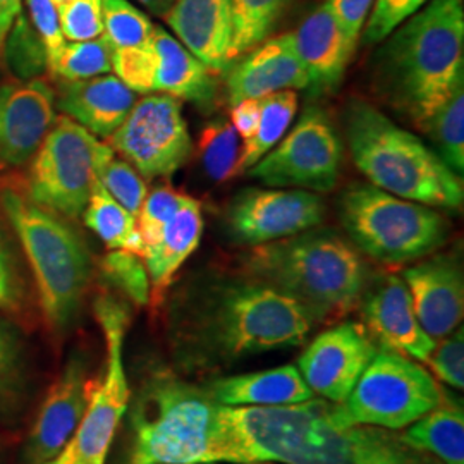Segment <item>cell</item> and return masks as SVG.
<instances>
[{
    "mask_svg": "<svg viewBox=\"0 0 464 464\" xmlns=\"http://www.w3.org/2000/svg\"><path fill=\"white\" fill-rule=\"evenodd\" d=\"M205 463L442 464L394 430L337 423L332 402L315 398L289 406L217 402Z\"/></svg>",
    "mask_w": 464,
    "mask_h": 464,
    "instance_id": "obj_1",
    "label": "cell"
},
{
    "mask_svg": "<svg viewBox=\"0 0 464 464\" xmlns=\"http://www.w3.org/2000/svg\"><path fill=\"white\" fill-rule=\"evenodd\" d=\"M315 318L256 277L195 284L172 318V349L186 372H210L276 349L301 346Z\"/></svg>",
    "mask_w": 464,
    "mask_h": 464,
    "instance_id": "obj_2",
    "label": "cell"
},
{
    "mask_svg": "<svg viewBox=\"0 0 464 464\" xmlns=\"http://www.w3.org/2000/svg\"><path fill=\"white\" fill-rule=\"evenodd\" d=\"M463 74V0H430L389 34L375 55L379 95L423 131L464 83Z\"/></svg>",
    "mask_w": 464,
    "mask_h": 464,
    "instance_id": "obj_3",
    "label": "cell"
},
{
    "mask_svg": "<svg viewBox=\"0 0 464 464\" xmlns=\"http://www.w3.org/2000/svg\"><path fill=\"white\" fill-rule=\"evenodd\" d=\"M246 274L303 304L315 322L358 306L372 277L360 251L329 229H308L258 245L245 255Z\"/></svg>",
    "mask_w": 464,
    "mask_h": 464,
    "instance_id": "obj_4",
    "label": "cell"
},
{
    "mask_svg": "<svg viewBox=\"0 0 464 464\" xmlns=\"http://www.w3.org/2000/svg\"><path fill=\"white\" fill-rule=\"evenodd\" d=\"M344 131L353 162L366 179L399 198L427 207L459 208L463 181L415 134L365 100H349Z\"/></svg>",
    "mask_w": 464,
    "mask_h": 464,
    "instance_id": "obj_5",
    "label": "cell"
},
{
    "mask_svg": "<svg viewBox=\"0 0 464 464\" xmlns=\"http://www.w3.org/2000/svg\"><path fill=\"white\" fill-rule=\"evenodd\" d=\"M0 203L34 270L40 304L53 332H64L80 315L92 281V256L80 232L63 217L7 189Z\"/></svg>",
    "mask_w": 464,
    "mask_h": 464,
    "instance_id": "obj_6",
    "label": "cell"
},
{
    "mask_svg": "<svg viewBox=\"0 0 464 464\" xmlns=\"http://www.w3.org/2000/svg\"><path fill=\"white\" fill-rule=\"evenodd\" d=\"M217 402L167 370L145 379L131 406V464L205 463Z\"/></svg>",
    "mask_w": 464,
    "mask_h": 464,
    "instance_id": "obj_7",
    "label": "cell"
},
{
    "mask_svg": "<svg viewBox=\"0 0 464 464\" xmlns=\"http://www.w3.org/2000/svg\"><path fill=\"white\" fill-rule=\"evenodd\" d=\"M339 216L354 246L383 266L420 260L444 246L449 236V222L439 212L373 184L344 191Z\"/></svg>",
    "mask_w": 464,
    "mask_h": 464,
    "instance_id": "obj_8",
    "label": "cell"
},
{
    "mask_svg": "<svg viewBox=\"0 0 464 464\" xmlns=\"http://www.w3.org/2000/svg\"><path fill=\"white\" fill-rule=\"evenodd\" d=\"M444 391L429 370L404 354L379 348L346 401L332 402L341 425L402 430L433 411Z\"/></svg>",
    "mask_w": 464,
    "mask_h": 464,
    "instance_id": "obj_9",
    "label": "cell"
},
{
    "mask_svg": "<svg viewBox=\"0 0 464 464\" xmlns=\"http://www.w3.org/2000/svg\"><path fill=\"white\" fill-rule=\"evenodd\" d=\"M114 157V150L63 116L55 119L30 172V198L38 207L69 218L83 216L99 172Z\"/></svg>",
    "mask_w": 464,
    "mask_h": 464,
    "instance_id": "obj_10",
    "label": "cell"
},
{
    "mask_svg": "<svg viewBox=\"0 0 464 464\" xmlns=\"http://www.w3.org/2000/svg\"><path fill=\"white\" fill-rule=\"evenodd\" d=\"M95 315L105 335L107 363L102 381L93 383L86 413L72 437L78 464H105L131 398L122 363L130 310L114 296L102 295L95 299Z\"/></svg>",
    "mask_w": 464,
    "mask_h": 464,
    "instance_id": "obj_11",
    "label": "cell"
},
{
    "mask_svg": "<svg viewBox=\"0 0 464 464\" xmlns=\"http://www.w3.org/2000/svg\"><path fill=\"white\" fill-rule=\"evenodd\" d=\"M343 141L320 107H308L293 131L255 166L249 178L266 186H291L327 193L339 179Z\"/></svg>",
    "mask_w": 464,
    "mask_h": 464,
    "instance_id": "obj_12",
    "label": "cell"
},
{
    "mask_svg": "<svg viewBox=\"0 0 464 464\" xmlns=\"http://www.w3.org/2000/svg\"><path fill=\"white\" fill-rule=\"evenodd\" d=\"M107 140V145L147 179L174 174L193 151L181 103L170 95H150L136 102Z\"/></svg>",
    "mask_w": 464,
    "mask_h": 464,
    "instance_id": "obj_13",
    "label": "cell"
},
{
    "mask_svg": "<svg viewBox=\"0 0 464 464\" xmlns=\"http://www.w3.org/2000/svg\"><path fill=\"white\" fill-rule=\"evenodd\" d=\"M325 218V205L304 189L241 191L227 210V229L239 245L258 246L314 229Z\"/></svg>",
    "mask_w": 464,
    "mask_h": 464,
    "instance_id": "obj_14",
    "label": "cell"
},
{
    "mask_svg": "<svg viewBox=\"0 0 464 464\" xmlns=\"http://www.w3.org/2000/svg\"><path fill=\"white\" fill-rule=\"evenodd\" d=\"M379 346L363 324L344 322L318 334L299 356L303 381L329 402L346 401Z\"/></svg>",
    "mask_w": 464,
    "mask_h": 464,
    "instance_id": "obj_15",
    "label": "cell"
},
{
    "mask_svg": "<svg viewBox=\"0 0 464 464\" xmlns=\"http://www.w3.org/2000/svg\"><path fill=\"white\" fill-rule=\"evenodd\" d=\"M363 327L379 348L427 363L437 341L421 329L406 282L394 274L370 277L360 298Z\"/></svg>",
    "mask_w": 464,
    "mask_h": 464,
    "instance_id": "obj_16",
    "label": "cell"
},
{
    "mask_svg": "<svg viewBox=\"0 0 464 464\" xmlns=\"http://www.w3.org/2000/svg\"><path fill=\"white\" fill-rule=\"evenodd\" d=\"M93 383L83 356H71L40 406L23 448V464H45L64 450L83 420Z\"/></svg>",
    "mask_w": 464,
    "mask_h": 464,
    "instance_id": "obj_17",
    "label": "cell"
},
{
    "mask_svg": "<svg viewBox=\"0 0 464 464\" xmlns=\"http://www.w3.org/2000/svg\"><path fill=\"white\" fill-rule=\"evenodd\" d=\"M55 122V97L42 80L0 86V166L34 159Z\"/></svg>",
    "mask_w": 464,
    "mask_h": 464,
    "instance_id": "obj_18",
    "label": "cell"
},
{
    "mask_svg": "<svg viewBox=\"0 0 464 464\" xmlns=\"http://www.w3.org/2000/svg\"><path fill=\"white\" fill-rule=\"evenodd\" d=\"M406 282L416 318L431 339H444L463 320V268L456 255H435L406 268Z\"/></svg>",
    "mask_w": 464,
    "mask_h": 464,
    "instance_id": "obj_19",
    "label": "cell"
},
{
    "mask_svg": "<svg viewBox=\"0 0 464 464\" xmlns=\"http://www.w3.org/2000/svg\"><path fill=\"white\" fill-rule=\"evenodd\" d=\"M308 76L295 47L293 34L266 38L249 50L227 74L231 105L246 99H264L284 90H306Z\"/></svg>",
    "mask_w": 464,
    "mask_h": 464,
    "instance_id": "obj_20",
    "label": "cell"
},
{
    "mask_svg": "<svg viewBox=\"0 0 464 464\" xmlns=\"http://www.w3.org/2000/svg\"><path fill=\"white\" fill-rule=\"evenodd\" d=\"M295 47L308 76L312 97L334 93L344 78L354 47L341 32L329 5L324 2L303 19L293 34Z\"/></svg>",
    "mask_w": 464,
    "mask_h": 464,
    "instance_id": "obj_21",
    "label": "cell"
},
{
    "mask_svg": "<svg viewBox=\"0 0 464 464\" xmlns=\"http://www.w3.org/2000/svg\"><path fill=\"white\" fill-rule=\"evenodd\" d=\"M164 17L178 40L212 72L231 67V0H174Z\"/></svg>",
    "mask_w": 464,
    "mask_h": 464,
    "instance_id": "obj_22",
    "label": "cell"
},
{
    "mask_svg": "<svg viewBox=\"0 0 464 464\" xmlns=\"http://www.w3.org/2000/svg\"><path fill=\"white\" fill-rule=\"evenodd\" d=\"M136 103V93L117 76L103 74L82 82H64L57 107L90 133L109 138Z\"/></svg>",
    "mask_w": 464,
    "mask_h": 464,
    "instance_id": "obj_23",
    "label": "cell"
},
{
    "mask_svg": "<svg viewBox=\"0 0 464 464\" xmlns=\"http://www.w3.org/2000/svg\"><path fill=\"white\" fill-rule=\"evenodd\" d=\"M150 42L157 55L155 92H164L174 99L193 102L203 111H212L217 99L212 71L160 26H153Z\"/></svg>",
    "mask_w": 464,
    "mask_h": 464,
    "instance_id": "obj_24",
    "label": "cell"
},
{
    "mask_svg": "<svg viewBox=\"0 0 464 464\" xmlns=\"http://www.w3.org/2000/svg\"><path fill=\"white\" fill-rule=\"evenodd\" d=\"M203 389L222 406H289L315 396L295 365L222 377Z\"/></svg>",
    "mask_w": 464,
    "mask_h": 464,
    "instance_id": "obj_25",
    "label": "cell"
},
{
    "mask_svg": "<svg viewBox=\"0 0 464 464\" xmlns=\"http://www.w3.org/2000/svg\"><path fill=\"white\" fill-rule=\"evenodd\" d=\"M203 232V216L198 201L188 197L183 207L170 217L157 241L143 251L149 272L150 299L160 301L167 287L191 253L198 248Z\"/></svg>",
    "mask_w": 464,
    "mask_h": 464,
    "instance_id": "obj_26",
    "label": "cell"
},
{
    "mask_svg": "<svg viewBox=\"0 0 464 464\" xmlns=\"http://www.w3.org/2000/svg\"><path fill=\"white\" fill-rule=\"evenodd\" d=\"M402 440L442 464H464V411L461 401L444 392L442 402L401 435Z\"/></svg>",
    "mask_w": 464,
    "mask_h": 464,
    "instance_id": "obj_27",
    "label": "cell"
},
{
    "mask_svg": "<svg viewBox=\"0 0 464 464\" xmlns=\"http://www.w3.org/2000/svg\"><path fill=\"white\" fill-rule=\"evenodd\" d=\"M86 227L99 236L109 249L131 251L143 258V241L138 232L136 217L112 198L97 181L84 208Z\"/></svg>",
    "mask_w": 464,
    "mask_h": 464,
    "instance_id": "obj_28",
    "label": "cell"
},
{
    "mask_svg": "<svg viewBox=\"0 0 464 464\" xmlns=\"http://www.w3.org/2000/svg\"><path fill=\"white\" fill-rule=\"evenodd\" d=\"M293 0H231L232 42L229 66L266 42Z\"/></svg>",
    "mask_w": 464,
    "mask_h": 464,
    "instance_id": "obj_29",
    "label": "cell"
},
{
    "mask_svg": "<svg viewBox=\"0 0 464 464\" xmlns=\"http://www.w3.org/2000/svg\"><path fill=\"white\" fill-rule=\"evenodd\" d=\"M298 109V97L293 90H284L270 93L260 99V121L256 133L248 141L239 159V172L248 170L255 166L264 155L274 149L289 126L293 124Z\"/></svg>",
    "mask_w": 464,
    "mask_h": 464,
    "instance_id": "obj_30",
    "label": "cell"
},
{
    "mask_svg": "<svg viewBox=\"0 0 464 464\" xmlns=\"http://www.w3.org/2000/svg\"><path fill=\"white\" fill-rule=\"evenodd\" d=\"M28 365L17 332L0 318V420H14L28 398Z\"/></svg>",
    "mask_w": 464,
    "mask_h": 464,
    "instance_id": "obj_31",
    "label": "cell"
},
{
    "mask_svg": "<svg viewBox=\"0 0 464 464\" xmlns=\"http://www.w3.org/2000/svg\"><path fill=\"white\" fill-rule=\"evenodd\" d=\"M114 47L105 34L84 42H67L59 59L50 69L52 76L64 82H82L109 74L112 71Z\"/></svg>",
    "mask_w": 464,
    "mask_h": 464,
    "instance_id": "obj_32",
    "label": "cell"
},
{
    "mask_svg": "<svg viewBox=\"0 0 464 464\" xmlns=\"http://www.w3.org/2000/svg\"><path fill=\"white\" fill-rule=\"evenodd\" d=\"M427 133L431 134L439 157L463 178L464 172V88L459 84L442 109L433 117Z\"/></svg>",
    "mask_w": 464,
    "mask_h": 464,
    "instance_id": "obj_33",
    "label": "cell"
},
{
    "mask_svg": "<svg viewBox=\"0 0 464 464\" xmlns=\"http://www.w3.org/2000/svg\"><path fill=\"white\" fill-rule=\"evenodd\" d=\"M4 55L11 72L19 82L36 80L45 69H49V57L44 40L23 13L17 16L11 32L4 42Z\"/></svg>",
    "mask_w": 464,
    "mask_h": 464,
    "instance_id": "obj_34",
    "label": "cell"
},
{
    "mask_svg": "<svg viewBox=\"0 0 464 464\" xmlns=\"http://www.w3.org/2000/svg\"><path fill=\"white\" fill-rule=\"evenodd\" d=\"M239 145L237 133L227 121H214L199 134L201 164L205 167V172L217 183L229 181L232 176L239 172Z\"/></svg>",
    "mask_w": 464,
    "mask_h": 464,
    "instance_id": "obj_35",
    "label": "cell"
},
{
    "mask_svg": "<svg viewBox=\"0 0 464 464\" xmlns=\"http://www.w3.org/2000/svg\"><path fill=\"white\" fill-rule=\"evenodd\" d=\"M103 34L114 49H128L147 44L153 24L147 14L128 0H102Z\"/></svg>",
    "mask_w": 464,
    "mask_h": 464,
    "instance_id": "obj_36",
    "label": "cell"
},
{
    "mask_svg": "<svg viewBox=\"0 0 464 464\" xmlns=\"http://www.w3.org/2000/svg\"><path fill=\"white\" fill-rule=\"evenodd\" d=\"M100 270L105 281L119 289L126 298L131 299L134 304H149L151 293L149 272L140 255L124 249H111L102 258Z\"/></svg>",
    "mask_w": 464,
    "mask_h": 464,
    "instance_id": "obj_37",
    "label": "cell"
},
{
    "mask_svg": "<svg viewBox=\"0 0 464 464\" xmlns=\"http://www.w3.org/2000/svg\"><path fill=\"white\" fill-rule=\"evenodd\" d=\"M99 181L121 207L138 217L149 193L147 184L131 164L112 157L100 169Z\"/></svg>",
    "mask_w": 464,
    "mask_h": 464,
    "instance_id": "obj_38",
    "label": "cell"
},
{
    "mask_svg": "<svg viewBox=\"0 0 464 464\" xmlns=\"http://www.w3.org/2000/svg\"><path fill=\"white\" fill-rule=\"evenodd\" d=\"M112 69L117 78L134 93L155 92L157 55L150 40L138 47L114 49Z\"/></svg>",
    "mask_w": 464,
    "mask_h": 464,
    "instance_id": "obj_39",
    "label": "cell"
},
{
    "mask_svg": "<svg viewBox=\"0 0 464 464\" xmlns=\"http://www.w3.org/2000/svg\"><path fill=\"white\" fill-rule=\"evenodd\" d=\"M186 198L188 195L176 191L170 186L155 188L150 195H147L145 203L136 217L138 232L143 241V251L157 241L162 227L170 220V217L183 207Z\"/></svg>",
    "mask_w": 464,
    "mask_h": 464,
    "instance_id": "obj_40",
    "label": "cell"
},
{
    "mask_svg": "<svg viewBox=\"0 0 464 464\" xmlns=\"http://www.w3.org/2000/svg\"><path fill=\"white\" fill-rule=\"evenodd\" d=\"M67 42L93 40L103 34L102 0H52Z\"/></svg>",
    "mask_w": 464,
    "mask_h": 464,
    "instance_id": "obj_41",
    "label": "cell"
},
{
    "mask_svg": "<svg viewBox=\"0 0 464 464\" xmlns=\"http://www.w3.org/2000/svg\"><path fill=\"white\" fill-rule=\"evenodd\" d=\"M430 0H375L362 32L365 45L382 44L408 17L416 14Z\"/></svg>",
    "mask_w": 464,
    "mask_h": 464,
    "instance_id": "obj_42",
    "label": "cell"
},
{
    "mask_svg": "<svg viewBox=\"0 0 464 464\" xmlns=\"http://www.w3.org/2000/svg\"><path fill=\"white\" fill-rule=\"evenodd\" d=\"M433 375L440 382H444L454 391H463L464 387V331L463 327L450 332L437 344L430 360Z\"/></svg>",
    "mask_w": 464,
    "mask_h": 464,
    "instance_id": "obj_43",
    "label": "cell"
},
{
    "mask_svg": "<svg viewBox=\"0 0 464 464\" xmlns=\"http://www.w3.org/2000/svg\"><path fill=\"white\" fill-rule=\"evenodd\" d=\"M26 4L30 11V21L47 49L50 71L67 44L61 28L57 7L52 0H26Z\"/></svg>",
    "mask_w": 464,
    "mask_h": 464,
    "instance_id": "obj_44",
    "label": "cell"
},
{
    "mask_svg": "<svg viewBox=\"0 0 464 464\" xmlns=\"http://www.w3.org/2000/svg\"><path fill=\"white\" fill-rule=\"evenodd\" d=\"M375 0H325L341 32L356 49Z\"/></svg>",
    "mask_w": 464,
    "mask_h": 464,
    "instance_id": "obj_45",
    "label": "cell"
},
{
    "mask_svg": "<svg viewBox=\"0 0 464 464\" xmlns=\"http://www.w3.org/2000/svg\"><path fill=\"white\" fill-rule=\"evenodd\" d=\"M260 121V99H246L232 105L231 124L237 136L243 138L245 145L256 133Z\"/></svg>",
    "mask_w": 464,
    "mask_h": 464,
    "instance_id": "obj_46",
    "label": "cell"
},
{
    "mask_svg": "<svg viewBox=\"0 0 464 464\" xmlns=\"http://www.w3.org/2000/svg\"><path fill=\"white\" fill-rule=\"evenodd\" d=\"M17 284L14 266L11 262L9 251L5 248L0 236V308L13 306L16 301Z\"/></svg>",
    "mask_w": 464,
    "mask_h": 464,
    "instance_id": "obj_47",
    "label": "cell"
},
{
    "mask_svg": "<svg viewBox=\"0 0 464 464\" xmlns=\"http://www.w3.org/2000/svg\"><path fill=\"white\" fill-rule=\"evenodd\" d=\"M23 0H0V52L14 21L21 14Z\"/></svg>",
    "mask_w": 464,
    "mask_h": 464,
    "instance_id": "obj_48",
    "label": "cell"
},
{
    "mask_svg": "<svg viewBox=\"0 0 464 464\" xmlns=\"http://www.w3.org/2000/svg\"><path fill=\"white\" fill-rule=\"evenodd\" d=\"M141 5H145L150 13L157 14V16H164L167 11L170 9V5L174 4V0H136Z\"/></svg>",
    "mask_w": 464,
    "mask_h": 464,
    "instance_id": "obj_49",
    "label": "cell"
},
{
    "mask_svg": "<svg viewBox=\"0 0 464 464\" xmlns=\"http://www.w3.org/2000/svg\"><path fill=\"white\" fill-rule=\"evenodd\" d=\"M45 464H78V459H76V450H74V444H72V439L69 440V444H67L64 450L59 454V456H55L53 459H50Z\"/></svg>",
    "mask_w": 464,
    "mask_h": 464,
    "instance_id": "obj_50",
    "label": "cell"
},
{
    "mask_svg": "<svg viewBox=\"0 0 464 464\" xmlns=\"http://www.w3.org/2000/svg\"><path fill=\"white\" fill-rule=\"evenodd\" d=\"M0 464H4V450L0 448Z\"/></svg>",
    "mask_w": 464,
    "mask_h": 464,
    "instance_id": "obj_51",
    "label": "cell"
},
{
    "mask_svg": "<svg viewBox=\"0 0 464 464\" xmlns=\"http://www.w3.org/2000/svg\"><path fill=\"white\" fill-rule=\"evenodd\" d=\"M253 464H274V463H253Z\"/></svg>",
    "mask_w": 464,
    "mask_h": 464,
    "instance_id": "obj_52",
    "label": "cell"
},
{
    "mask_svg": "<svg viewBox=\"0 0 464 464\" xmlns=\"http://www.w3.org/2000/svg\"><path fill=\"white\" fill-rule=\"evenodd\" d=\"M198 464H216V463H198Z\"/></svg>",
    "mask_w": 464,
    "mask_h": 464,
    "instance_id": "obj_53",
    "label": "cell"
}]
</instances>
